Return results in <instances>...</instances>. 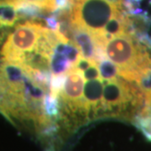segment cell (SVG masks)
Returning <instances> with one entry per match:
<instances>
[{
	"instance_id": "cell-1",
	"label": "cell",
	"mask_w": 151,
	"mask_h": 151,
	"mask_svg": "<svg viewBox=\"0 0 151 151\" xmlns=\"http://www.w3.org/2000/svg\"><path fill=\"white\" fill-rule=\"evenodd\" d=\"M104 52L116 65L119 75L131 82L139 83L151 71V46L134 32H124L108 39Z\"/></svg>"
},
{
	"instance_id": "cell-2",
	"label": "cell",
	"mask_w": 151,
	"mask_h": 151,
	"mask_svg": "<svg viewBox=\"0 0 151 151\" xmlns=\"http://www.w3.org/2000/svg\"><path fill=\"white\" fill-rule=\"evenodd\" d=\"M124 11H127L124 4L118 5L109 0H72L69 20L89 33L96 48L100 49L107 24Z\"/></svg>"
},
{
	"instance_id": "cell-3",
	"label": "cell",
	"mask_w": 151,
	"mask_h": 151,
	"mask_svg": "<svg viewBox=\"0 0 151 151\" xmlns=\"http://www.w3.org/2000/svg\"><path fill=\"white\" fill-rule=\"evenodd\" d=\"M45 27L40 23L28 20L19 24L4 45L1 55L4 62L22 65L25 56L35 51Z\"/></svg>"
},
{
	"instance_id": "cell-4",
	"label": "cell",
	"mask_w": 151,
	"mask_h": 151,
	"mask_svg": "<svg viewBox=\"0 0 151 151\" xmlns=\"http://www.w3.org/2000/svg\"><path fill=\"white\" fill-rule=\"evenodd\" d=\"M17 3L35 6L41 10L53 12L56 10V0H15Z\"/></svg>"
},
{
	"instance_id": "cell-5",
	"label": "cell",
	"mask_w": 151,
	"mask_h": 151,
	"mask_svg": "<svg viewBox=\"0 0 151 151\" xmlns=\"http://www.w3.org/2000/svg\"><path fill=\"white\" fill-rule=\"evenodd\" d=\"M139 117H143L151 120V94L145 97V106L138 118Z\"/></svg>"
},
{
	"instance_id": "cell-6",
	"label": "cell",
	"mask_w": 151,
	"mask_h": 151,
	"mask_svg": "<svg viewBox=\"0 0 151 151\" xmlns=\"http://www.w3.org/2000/svg\"><path fill=\"white\" fill-rule=\"evenodd\" d=\"M4 89L0 82V113L4 114Z\"/></svg>"
}]
</instances>
